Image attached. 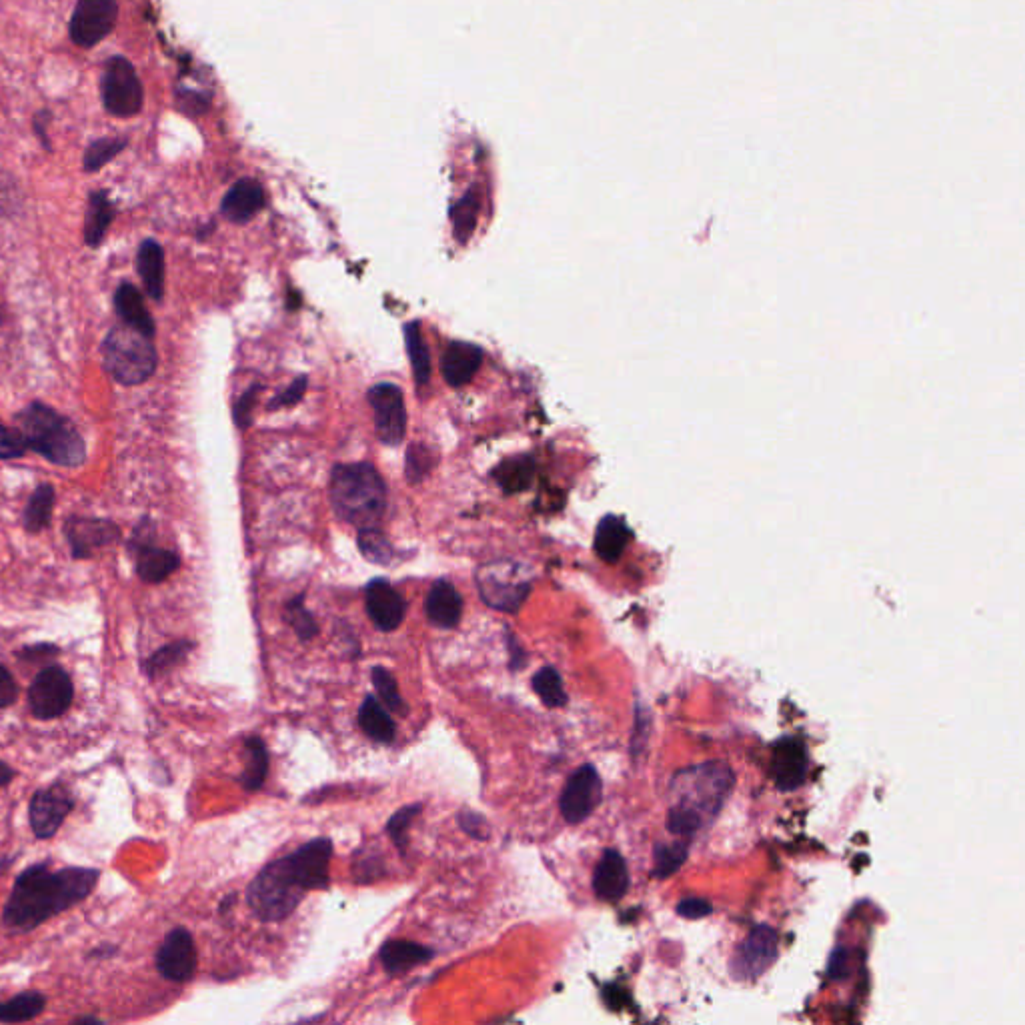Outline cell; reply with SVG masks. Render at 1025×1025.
<instances>
[{"mask_svg": "<svg viewBox=\"0 0 1025 1025\" xmlns=\"http://www.w3.org/2000/svg\"><path fill=\"white\" fill-rule=\"evenodd\" d=\"M101 871L95 867H65L53 871L49 863L25 869L3 907V923L15 933H29L83 903L97 887Z\"/></svg>", "mask_w": 1025, "mask_h": 1025, "instance_id": "cell-1", "label": "cell"}, {"mask_svg": "<svg viewBox=\"0 0 1025 1025\" xmlns=\"http://www.w3.org/2000/svg\"><path fill=\"white\" fill-rule=\"evenodd\" d=\"M731 787L733 773L719 761L679 771L671 781L667 829L679 837H693L715 819Z\"/></svg>", "mask_w": 1025, "mask_h": 1025, "instance_id": "cell-2", "label": "cell"}, {"mask_svg": "<svg viewBox=\"0 0 1025 1025\" xmlns=\"http://www.w3.org/2000/svg\"><path fill=\"white\" fill-rule=\"evenodd\" d=\"M15 429L29 451L65 469H79L87 461V443L75 423L55 407L33 401L15 415Z\"/></svg>", "mask_w": 1025, "mask_h": 1025, "instance_id": "cell-3", "label": "cell"}, {"mask_svg": "<svg viewBox=\"0 0 1025 1025\" xmlns=\"http://www.w3.org/2000/svg\"><path fill=\"white\" fill-rule=\"evenodd\" d=\"M329 499L337 517L359 529H375L387 507V487L369 463L337 465L329 481Z\"/></svg>", "mask_w": 1025, "mask_h": 1025, "instance_id": "cell-4", "label": "cell"}, {"mask_svg": "<svg viewBox=\"0 0 1025 1025\" xmlns=\"http://www.w3.org/2000/svg\"><path fill=\"white\" fill-rule=\"evenodd\" d=\"M103 367L107 375L123 387L147 383L159 367L155 339L123 325H115L101 345Z\"/></svg>", "mask_w": 1025, "mask_h": 1025, "instance_id": "cell-5", "label": "cell"}, {"mask_svg": "<svg viewBox=\"0 0 1025 1025\" xmlns=\"http://www.w3.org/2000/svg\"><path fill=\"white\" fill-rule=\"evenodd\" d=\"M307 889L297 877L289 857L265 865L247 889V901L261 921L287 919L303 901Z\"/></svg>", "mask_w": 1025, "mask_h": 1025, "instance_id": "cell-6", "label": "cell"}, {"mask_svg": "<svg viewBox=\"0 0 1025 1025\" xmlns=\"http://www.w3.org/2000/svg\"><path fill=\"white\" fill-rule=\"evenodd\" d=\"M101 97L109 115L119 119L137 117L145 103V91L133 63L125 57L107 61L101 79Z\"/></svg>", "mask_w": 1025, "mask_h": 1025, "instance_id": "cell-7", "label": "cell"}, {"mask_svg": "<svg viewBox=\"0 0 1025 1025\" xmlns=\"http://www.w3.org/2000/svg\"><path fill=\"white\" fill-rule=\"evenodd\" d=\"M129 551L135 557L137 575L149 585L167 581L181 567V555L177 551L159 547L155 543V523L143 519L129 539Z\"/></svg>", "mask_w": 1025, "mask_h": 1025, "instance_id": "cell-8", "label": "cell"}, {"mask_svg": "<svg viewBox=\"0 0 1025 1025\" xmlns=\"http://www.w3.org/2000/svg\"><path fill=\"white\" fill-rule=\"evenodd\" d=\"M75 699V685L67 669L61 665H49L37 673L29 687L31 713L41 721H53L63 717Z\"/></svg>", "mask_w": 1025, "mask_h": 1025, "instance_id": "cell-9", "label": "cell"}, {"mask_svg": "<svg viewBox=\"0 0 1025 1025\" xmlns=\"http://www.w3.org/2000/svg\"><path fill=\"white\" fill-rule=\"evenodd\" d=\"M477 585L487 605L507 613H517L531 591L529 581L521 577V569L511 563L485 565L477 573Z\"/></svg>", "mask_w": 1025, "mask_h": 1025, "instance_id": "cell-10", "label": "cell"}, {"mask_svg": "<svg viewBox=\"0 0 1025 1025\" xmlns=\"http://www.w3.org/2000/svg\"><path fill=\"white\" fill-rule=\"evenodd\" d=\"M117 17V0H77L69 27L73 43L83 49L103 43L115 31Z\"/></svg>", "mask_w": 1025, "mask_h": 1025, "instance_id": "cell-11", "label": "cell"}, {"mask_svg": "<svg viewBox=\"0 0 1025 1025\" xmlns=\"http://www.w3.org/2000/svg\"><path fill=\"white\" fill-rule=\"evenodd\" d=\"M375 415V431L383 445L397 447L407 435V409L403 391L393 383H379L369 391Z\"/></svg>", "mask_w": 1025, "mask_h": 1025, "instance_id": "cell-12", "label": "cell"}, {"mask_svg": "<svg viewBox=\"0 0 1025 1025\" xmlns=\"http://www.w3.org/2000/svg\"><path fill=\"white\" fill-rule=\"evenodd\" d=\"M75 809V797L69 787L55 783L37 789L29 803V821L37 839H51L59 833L65 819Z\"/></svg>", "mask_w": 1025, "mask_h": 1025, "instance_id": "cell-13", "label": "cell"}, {"mask_svg": "<svg viewBox=\"0 0 1025 1025\" xmlns=\"http://www.w3.org/2000/svg\"><path fill=\"white\" fill-rule=\"evenodd\" d=\"M63 533L75 559H91L97 551L119 543L123 535L113 519L85 515H71L63 525Z\"/></svg>", "mask_w": 1025, "mask_h": 1025, "instance_id": "cell-14", "label": "cell"}, {"mask_svg": "<svg viewBox=\"0 0 1025 1025\" xmlns=\"http://www.w3.org/2000/svg\"><path fill=\"white\" fill-rule=\"evenodd\" d=\"M603 797V783L593 765H581L565 783L559 809L567 823H583L599 807Z\"/></svg>", "mask_w": 1025, "mask_h": 1025, "instance_id": "cell-15", "label": "cell"}, {"mask_svg": "<svg viewBox=\"0 0 1025 1025\" xmlns=\"http://www.w3.org/2000/svg\"><path fill=\"white\" fill-rule=\"evenodd\" d=\"M197 945L189 929L175 927L167 933L165 941L157 949V971L161 977L175 981V983H187L193 979L197 971Z\"/></svg>", "mask_w": 1025, "mask_h": 1025, "instance_id": "cell-16", "label": "cell"}, {"mask_svg": "<svg viewBox=\"0 0 1025 1025\" xmlns=\"http://www.w3.org/2000/svg\"><path fill=\"white\" fill-rule=\"evenodd\" d=\"M777 945L779 939L771 927L759 925L751 929L735 953L733 973L739 979L759 977L775 961Z\"/></svg>", "mask_w": 1025, "mask_h": 1025, "instance_id": "cell-17", "label": "cell"}, {"mask_svg": "<svg viewBox=\"0 0 1025 1025\" xmlns=\"http://www.w3.org/2000/svg\"><path fill=\"white\" fill-rule=\"evenodd\" d=\"M365 607L373 625L385 633L395 631L407 615V601L385 579H375L367 585Z\"/></svg>", "mask_w": 1025, "mask_h": 1025, "instance_id": "cell-18", "label": "cell"}, {"mask_svg": "<svg viewBox=\"0 0 1025 1025\" xmlns=\"http://www.w3.org/2000/svg\"><path fill=\"white\" fill-rule=\"evenodd\" d=\"M333 855V843L327 837L313 839L299 847L295 853L287 855L295 873L299 875L303 887L307 891L327 889L329 887V863Z\"/></svg>", "mask_w": 1025, "mask_h": 1025, "instance_id": "cell-19", "label": "cell"}, {"mask_svg": "<svg viewBox=\"0 0 1025 1025\" xmlns=\"http://www.w3.org/2000/svg\"><path fill=\"white\" fill-rule=\"evenodd\" d=\"M771 775L779 789H797L807 775V749L799 739L785 737L773 747Z\"/></svg>", "mask_w": 1025, "mask_h": 1025, "instance_id": "cell-20", "label": "cell"}, {"mask_svg": "<svg viewBox=\"0 0 1025 1025\" xmlns=\"http://www.w3.org/2000/svg\"><path fill=\"white\" fill-rule=\"evenodd\" d=\"M483 365V349L475 343L455 341L451 343L441 359V373L451 387H465L473 381Z\"/></svg>", "mask_w": 1025, "mask_h": 1025, "instance_id": "cell-21", "label": "cell"}, {"mask_svg": "<svg viewBox=\"0 0 1025 1025\" xmlns=\"http://www.w3.org/2000/svg\"><path fill=\"white\" fill-rule=\"evenodd\" d=\"M113 303H115L117 315L121 317V321L127 327L143 333L149 339L157 337V323H155L153 315L149 313V309L145 305V297L137 285L123 281L115 291Z\"/></svg>", "mask_w": 1025, "mask_h": 1025, "instance_id": "cell-22", "label": "cell"}, {"mask_svg": "<svg viewBox=\"0 0 1025 1025\" xmlns=\"http://www.w3.org/2000/svg\"><path fill=\"white\" fill-rule=\"evenodd\" d=\"M593 889L601 901H619L629 889V869L623 855L607 849L593 873Z\"/></svg>", "mask_w": 1025, "mask_h": 1025, "instance_id": "cell-23", "label": "cell"}, {"mask_svg": "<svg viewBox=\"0 0 1025 1025\" xmlns=\"http://www.w3.org/2000/svg\"><path fill=\"white\" fill-rule=\"evenodd\" d=\"M265 207V191L253 179H241L235 183L221 203V213L235 225L249 223Z\"/></svg>", "mask_w": 1025, "mask_h": 1025, "instance_id": "cell-24", "label": "cell"}, {"mask_svg": "<svg viewBox=\"0 0 1025 1025\" xmlns=\"http://www.w3.org/2000/svg\"><path fill=\"white\" fill-rule=\"evenodd\" d=\"M427 619L441 629H455L463 615V597L449 581H437L425 599Z\"/></svg>", "mask_w": 1025, "mask_h": 1025, "instance_id": "cell-25", "label": "cell"}, {"mask_svg": "<svg viewBox=\"0 0 1025 1025\" xmlns=\"http://www.w3.org/2000/svg\"><path fill=\"white\" fill-rule=\"evenodd\" d=\"M137 271L147 297L161 303L165 299V249L155 239H145L137 251Z\"/></svg>", "mask_w": 1025, "mask_h": 1025, "instance_id": "cell-26", "label": "cell"}, {"mask_svg": "<svg viewBox=\"0 0 1025 1025\" xmlns=\"http://www.w3.org/2000/svg\"><path fill=\"white\" fill-rule=\"evenodd\" d=\"M115 205L107 191H93L89 197V207L85 215L83 239L89 249H99L109 233V227L115 221Z\"/></svg>", "mask_w": 1025, "mask_h": 1025, "instance_id": "cell-27", "label": "cell"}, {"mask_svg": "<svg viewBox=\"0 0 1025 1025\" xmlns=\"http://www.w3.org/2000/svg\"><path fill=\"white\" fill-rule=\"evenodd\" d=\"M433 955H435L433 949H429L421 943H415V941H405V939L387 941L379 951V959L389 975H399L417 965H423Z\"/></svg>", "mask_w": 1025, "mask_h": 1025, "instance_id": "cell-28", "label": "cell"}, {"mask_svg": "<svg viewBox=\"0 0 1025 1025\" xmlns=\"http://www.w3.org/2000/svg\"><path fill=\"white\" fill-rule=\"evenodd\" d=\"M359 725L367 737L377 743L389 745L395 741L397 725L389 713V709L373 695H367L359 709Z\"/></svg>", "mask_w": 1025, "mask_h": 1025, "instance_id": "cell-29", "label": "cell"}, {"mask_svg": "<svg viewBox=\"0 0 1025 1025\" xmlns=\"http://www.w3.org/2000/svg\"><path fill=\"white\" fill-rule=\"evenodd\" d=\"M55 503H57L55 487L51 483H41L33 491V495L25 507V513H23L25 529L33 535L49 529L53 523V515H55Z\"/></svg>", "mask_w": 1025, "mask_h": 1025, "instance_id": "cell-30", "label": "cell"}, {"mask_svg": "<svg viewBox=\"0 0 1025 1025\" xmlns=\"http://www.w3.org/2000/svg\"><path fill=\"white\" fill-rule=\"evenodd\" d=\"M629 529L627 525L617 519V517H605L599 527H597V533H595V551L597 555L607 561V563H615L621 553L625 551L627 547V541H629Z\"/></svg>", "mask_w": 1025, "mask_h": 1025, "instance_id": "cell-31", "label": "cell"}, {"mask_svg": "<svg viewBox=\"0 0 1025 1025\" xmlns=\"http://www.w3.org/2000/svg\"><path fill=\"white\" fill-rule=\"evenodd\" d=\"M47 1007L41 991H23L9 1001H0V1023H25L39 1017Z\"/></svg>", "mask_w": 1025, "mask_h": 1025, "instance_id": "cell-32", "label": "cell"}, {"mask_svg": "<svg viewBox=\"0 0 1025 1025\" xmlns=\"http://www.w3.org/2000/svg\"><path fill=\"white\" fill-rule=\"evenodd\" d=\"M195 649V643L191 641H175V643H169L161 649H157L145 663H143V671L149 679H157V677H163L167 673H171L177 665H181L187 655Z\"/></svg>", "mask_w": 1025, "mask_h": 1025, "instance_id": "cell-33", "label": "cell"}, {"mask_svg": "<svg viewBox=\"0 0 1025 1025\" xmlns=\"http://www.w3.org/2000/svg\"><path fill=\"white\" fill-rule=\"evenodd\" d=\"M535 465L529 457H515L509 461H503L495 471L493 477L501 485L505 493H519L525 491L533 481Z\"/></svg>", "mask_w": 1025, "mask_h": 1025, "instance_id": "cell-34", "label": "cell"}, {"mask_svg": "<svg viewBox=\"0 0 1025 1025\" xmlns=\"http://www.w3.org/2000/svg\"><path fill=\"white\" fill-rule=\"evenodd\" d=\"M245 747L249 753V763L245 773L241 775V783L247 791H259L269 773V753L259 737H249L245 741Z\"/></svg>", "mask_w": 1025, "mask_h": 1025, "instance_id": "cell-35", "label": "cell"}, {"mask_svg": "<svg viewBox=\"0 0 1025 1025\" xmlns=\"http://www.w3.org/2000/svg\"><path fill=\"white\" fill-rule=\"evenodd\" d=\"M405 345H407V353L411 359L415 381L419 385H425L431 377V355H429L427 343L421 335L419 323L405 325Z\"/></svg>", "mask_w": 1025, "mask_h": 1025, "instance_id": "cell-36", "label": "cell"}, {"mask_svg": "<svg viewBox=\"0 0 1025 1025\" xmlns=\"http://www.w3.org/2000/svg\"><path fill=\"white\" fill-rule=\"evenodd\" d=\"M129 141L125 137H105L99 141H93L83 157V169L87 173H97L103 167H107L113 159H117L125 149Z\"/></svg>", "mask_w": 1025, "mask_h": 1025, "instance_id": "cell-37", "label": "cell"}, {"mask_svg": "<svg viewBox=\"0 0 1025 1025\" xmlns=\"http://www.w3.org/2000/svg\"><path fill=\"white\" fill-rule=\"evenodd\" d=\"M533 689L547 707H563L567 703L563 679L555 667H543L533 677Z\"/></svg>", "mask_w": 1025, "mask_h": 1025, "instance_id": "cell-38", "label": "cell"}, {"mask_svg": "<svg viewBox=\"0 0 1025 1025\" xmlns=\"http://www.w3.org/2000/svg\"><path fill=\"white\" fill-rule=\"evenodd\" d=\"M359 549L371 563L387 565L393 561V547L383 533L375 529H359Z\"/></svg>", "mask_w": 1025, "mask_h": 1025, "instance_id": "cell-39", "label": "cell"}, {"mask_svg": "<svg viewBox=\"0 0 1025 1025\" xmlns=\"http://www.w3.org/2000/svg\"><path fill=\"white\" fill-rule=\"evenodd\" d=\"M373 685L377 689L379 701L393 713H405V701L399 693V685L395 677L385 667H373Z\"/></svg>", "mask_w": 1025, "mask_h": 1025, "instance_id": "cell-40", "label": "cell"}, {"mask_svg": "<svg viewBox=\"0 0 1025 1025\" xmlns=\"http://www.w3.org/2000/svg\"><path fill=\"white\" fill-rule=\"evenodd\" d=\"M687 859V843H661L655 847V875L665 879L673 875Z\"/></svg>", "mask_w": 1025, "mask_h": 1025, "instance_id": "cell-41", "label": "cell"}, {"mask_svg": "<svg viewBox=\"0 0 1025 1025\" xmlns=\"http://www.w3.org/2000/svg\"><path fill=\"white\" fill-rule=\"evenodd\" d=\"M477 213H479V201L473 193H469L453 211V231H455V239L459 243H467L469 237L473 235L475 231V223H477Z\"/></svg>", "mask_w": 1025, "mask_h": 1025, "instance_id": "cell-42", "label": "cell"}, {"mask_svg": "<svg viewBox=\"0 0 1025 1025\" xmlns=\"http://www.w3.org/2000/svg\"><path fill=\"white\" fill-rule=\"evenodd\" d=\"M287 621L293 625L295 633L303 639V641H309L313 637H317L319 633V627H317V621L315 617L307 611V607L303 605V597H297L293 599L289 605H287Z\"/></svg>", "mask_w": 1025, "mask_h": 1025, "instance_id": "cell-43", "label": "cell"}, {"mask_svg": "<svg viewBox=\"0 0 1025 1025\" xmlns=\"http://www.w3.org/2000/svg\"><path fill=\"white\" fill-rule=\"evenodd\" d=\"M423 805L421 803H415V805H407L403 809H399L387 823V833L391 835L393 843L397 845V849L401 853H405L407 849V829L411 825V821L421 813Z\"/></svg>", "mask_w": 1025, "mask_h": 1025, "instance_id": "cell-44", "label": "cell"}, {"mask_svg": "<svg viewBox=\"0 0 1025 1025\" xmlns=\"http://www.w3.org/2000/svg\"><path fill=\"white\" fill-rule=\"evenodd\" d=\"M433 467V455L423 445H411L407 451V479L421 483Z\"/></svg>", "mask_w": 1025, "mask_h": 1025, "instance_id": "cell-45", "label": "cell"}, {"mask_svg": "<svg viewBox=\"0 0 1025 1025\" xmlns=\"http://www.w3.org/2000/svg\"><path fill=\"white\" fill-rule=\"evenodd\" d=\"M27 445L17 429H9L3 421H0V459L11 461L21 459L27 453Z\"/></svg>", "mask_w": 1025, "mask_h": 1025, "instance_id": "cell-46", "label": "cell"}, {"mask_svg": "<svg viewBox=\"0 0 1025 1025\" xmlns=\"http://www.w3.org/2000/svg\"><path fill=\"white\" fill-rule=\"evenodd\" d=\"M259 385H253L251 389L245 391V395L237 401L235 409H233V419L237 423L239 429H247L251 425V413L255 409V403H257V395H259Z\"/></svg>", "mask_w": 1025, "mask_h": 1025, "instance_id": "cell-47", "label": "cell"}, {"mask_svg": "<svg viewBox=\"0 0 1025 1025\" xmlns=\"http://www.w3.org/2000/svg\"><path fill=\"white\" fill-rule=\"evenodd\" d=\"M307 385H309L307 377H299V379H295V381L287 387V391H285V393H281L279 397H275V399L271 401L269 409H271V411H275V409H287V407L297 405V403L303 399V395H305V391H307Z\"/></svg>", "mask_w": 1025, "mask_h": 1025, "instance_id": "cell-48", "label": "cell"}, {"mask_svg": "<svg viewBox=\"0 0 1025 1025\" xmlns=\"http://www.w3.org/2000/svg\"><path fill=\"white\" fill-rule=\"evenodd\" d=\"M19 697V683L13 677V673L0 665V709L11 707Z\"/></svg>", "mask_w": 1025, "mask_h": 1025, "instance_id": "cell-49", "label": "cell"}, {"mask_svg": "<svg viewBox=\"0 0 1025 1025\" xmlns=\"http://www.w3.org/2000/svg\"><path fill=\"white\" fill-rule=\"evenodd\" d=\"M459 825L463 827V831H467L471 837L475 839H487L489 837V825L485 823V819L479 815V813H473V811H463L459 815Z\"/></svg>", "mask_w": 1025, "mask_h": 1025, "instance_id": "cell-50", "label": "cell"}, {"mask_svg": "<svg viewBox=\"0 0 1025 1025\" xmlns=\"http://www.w3.org/2000/svg\"><path fill=\"white\" fill-rule=\"evenodd\" d=\"M711 903L705 901V899H697V897H687L683 901H679L677 905V913L685 919H701V917H707L711 913Z\"/></svg>", "mask_w": 1025, "mask_h": 1025, "instance_id": "cell-51", "label": "cell"}, {"mask_svg": "<svg viewBox=\"0 0 1025 1025\" xmlns=\"http://www.w3.org/2000/svg\"><path fill=\"white\" fill-rule=\"evenodd\" d=\"M847 961H849V955H847V949L845 947H837L831 957H829V967H827V973L831 979H841L847 975Z\"/></svg>", "mask_w": 1025, "mask_h": 1025, "instance_id": "cell-52", "label": "cell"}, {"mask_svg": "<svg viewBox=\"0 0 1025 1025\" xmlns=\"http://www.w3.org/2000/svg\"><path fill=\"white\" fill-rule=\"evenodd\" d=\"M15 777H17V771L9 763L0 761V789L7 787Z\"/></svg>", "mask_w": 1025, "mask_h": 1025, "instance_id": "cell-53", "label": "cell"}, {"mask_svg": "<svg viewBox=\"0 0 1025 1025\" xmlns=\"http://www.w3.org/2000/svg\"><path fill=\"white\" fill-rule=\"evenodd\" d=\"M115 953H117V947H113V945H109V943H107V945H103V947H97L95 951H91V953H89V957L105 959V957H113Z\"/></svg>", "mask_w": 1025, "mask_h": 1025, "instance_id": "cell-54", "label": "cell"}, {"mask_svg": "<svg viewBox=\"0 0 1025 1025\" xmlns=\"http://www.w3.org/2000/svg\"><path fill=\"white\" fill-rule=\"evenodd\" d=\"M73 1023H93V1025H103V1019L95 1017V1015H83V1017H77Z\"/></svg>", "mask_w": 1025, "mask_h": 1025, "instance_id": "cell-55", "label": "cell"}, {"mask_svg": "<svg viewBox=\"0 0 1025 1025\" xmlns=\"http://www.w3.org/2000/svg\"><path fill=\"white\" fill-rule=\"evenodd\" d=\"M0 323H3V313H0Z\"/></svg>", "mask_w": 1025, "mask_h": 1025, "instance_id": "cell-56", "label": "cell"}]
</instances>
